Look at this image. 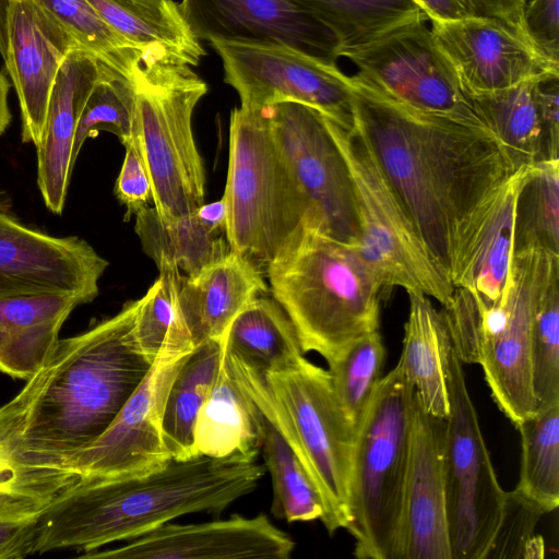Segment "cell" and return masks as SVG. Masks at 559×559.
Segmentation results:
<instances>
[{
	"instance_id": "6da1fadb",
	"label": "cell",
	"mask_w": 559,
	"mask_h": 559,
	"mask_svg": "<svg viewBox=\"0 0 559 559\" xmlns=\"http://www.w3.org/2000/svg\"><path fill=\"white\" fill-rule=\"evenodd\" d=\"M349 81L357 131L452 284L472 221L515 171L486 127L404 106L358 73Z\"/></svg>"
},
{
	"instance_id": "7a4b0ae2",
	"label": "cell",
	"mask_w": 559,
	"mask_h": 559,
	"mask_svg": "<svg viewBox=\"0 0 559 559\" xmlns=\"http://www.w3.org/2000/svg\"><path fill=\"white\" fill-rule=\"evenodd\" d=\"M264 473L255 461L199 455L170 460L143 475L79 476L40 509L34 554L67 548L87 554L189 513L218 516L252 492Z\"/></svg>"
},
{
	"instance_id": "3957f363",
	"label": "cell",
	"mask_w": 559,
	"mask_h": 559,
	"mask_svg": "<svg viewBox=\"0 0 559 559\" xmlns=\"http://www.w3.org/2000/svg\"><path fill=\"white\" fill-rule=\"evenodd\" d=\"M141 298L59 344L40 371L22 431V452L36 467L71 479L74 457L111 425L152 361L140 350Z\"/></svg>"
},
{
	"instance_id": "277c9868",
	"label": "cell",
	"mask_w": 559,
	"mask_h": 559,
	"mask_svg": "<svg viewBox=\"0 0 559 559\" xmlns=\"http://www.w3.org/2000/svg\"><path fill=\"white\" fill-rule=\"evenodd\" d=\"M270 290L292 320L305 353L326 362L379 330L388 292L355 246L302 224L270 263Z\"/></svg>"
},
{
	"instance_id": "5b68a950",
	"label": "cell",
	"mask_w": 559,
	"mask_h": 559,
	"mask_svg": "<svg viewBox=\"0 0 559 559\" xmlns=\"http://www.w3.org/2000/svg\"><path fill=\"white\" fill-rule=\"evenodd\" d=\"M241 388L293 449L318 489L329 534L346 528L356 430L344 414L326 369L304 357L261 374L225 349Z\"/></svg>"
},
{
	"instance_id": "8992f818",
	"label": "cell",
	"mask_w": 559,
	"mask_h": 559,
	"mask_svg": "<svg viewBox=\"0 0 559 559\" xmlns=\"http://www.w3.org/2000/svg\"><path fill=\"white\" fill-rule=\"evenodd\" d=\"M559 267V255L512 254L501 302L481 308L473 294L454 287L440 309L462 364L480 365L491 396L516 426L537 411L531 376L533 324L543 289Z\"/></svg>"
},
{
	"instance_id": "52a82bcc",
	"label": "cell",
	"mask_w": 559,
	"mask_h": 559,
	"mask_svg": "<svg viewBox=\"0 0 559 559\" xmlns=\"http://www.w3.org/2000/svg\"><path fill=\"white\" fill-rule=\"evenodd\" d=\"M414 406V388L396 364L356 430L346 527L356 558L402 559Z\"/></svg>"
},
{
	"instance_id": "ba28073f",
	"label": "cell",
	"mask_w": 559,
	"mask_h": 559,
	"mask_svg": "<svg viewBox=\"0 0 559 559\" xmlns=\"http://www.w3.org/2000/svg\"><path fill=\"white\" fill-rule=\"evenodd\" d=\"M225 237L264 276L302 225L308 207L264 109L236 107L229 120Z\"/></svg>"
},
{
	"instance_id": "9c48e42d",
	"label": "cell",
	"mask_w": 559,
	"mask_h": 559,
	"mask_svg": "<svg viewBox=\"0 0 559 559\" xmlns=\"http://www.w3.org/2000/svg\"><path fill=\"white\" fill-rule=\"evenodd\" d=\"M138 143L146 164L153 206L164 221L204 203L205 169L192 132V114L207 84L192 67L142 66L133 80Z\"/></svg>"
},
{
	"instance_id": "30bf717a",
	"label": "cell",
	"mask_w": 559,
	"mask_h": 559,
	"mask_svg": "<svg viewBox=\"0 0 559 559\" xmlns=\"http://www.w3.org/2000/svg\"><path fill=\"white\" fill-rule=\"evenodd\" d=\"M331 123L352 175L360 230L357 250L378 273L388 294L397 286L444 304L454 287L430 258L355 124Z\"/></svg>"
},
{
	"instance_id": "8fae6325",
	"label": "cell",
	"mask_w": 559,
	"mask_h": 559,
	"mask_svg": "<svg viewBox=\"0 0 559 559\" xmlns=\"http://www.w3.org/2000/svg\"><path fill=\"white\" fill-rule=\"evenodd\" d=\"M448 391L443 468L452 559H486L502 519L507 491L495 472L463 364L453 347Z\"/></svg>"
},
{
	"instance_id": "7c38bea8",
	"label": "cell",
	"mask_w": 559,
	"mask_h": 559,
	"mask_svg": "<svg viewBox=\"0 0 559 559\" xmlns=\"http://www.w3.org/2000/svg\"><path fill=\"white\" fill-rule=\"evenodd\" d=\"M263 109L306 200L308 213L302 224L357 248L360 230L352 175L331 119L293 102Z\"/></svg>"
},
{
	"instance_id": "4fadbf2b",
	"label": "cell",
	"mask_w": 559,
	"mask_h": 559,
	"mask_svg": "<svg viewBox=\"0 0 559 559\" xmlns=\"http://www.w3.org/2000/svg\"><path fill=\"white\" fill-rule=\"evenodd\" d=\"M224 81L242 107L263 109L293 102L312 107L331 120L354 127L349 76L330 64L285 45L212 39Z\"/></svg>"
},
{
	"instance_id": "5bb4252c",
	"label": "cell",
	"mask_w": 559,
	"mask_h": 559,
	"mask_svg": "<svg viewBox=\"0 0 559 559\" xmlns=\"http://www.w3.org/2000/svg\"><path fill=\"white\" fill-rule=\"evenodd\" d=\"M185 321L167 335L146 374L107 430L71 463L75 476L143 475L171 459L163 439L162 420L175 374L193 350Z\"/></svg>"
},
{
	"instance_id": "9a60e30c",
	"label": "cell",
	"mask_w": 559,
	"mask_h": 559,
	"mask_svg": "<svg viewBox=\"0 0 559 559\" xmlns=\"http://www.w3.org/2000/svg\"><path fill=\"white\" fill-rule=\"evenodd\" d=\"M344 57L370 85L404 106L484 126L454 68L423 22L403 26Z\"/></svg>"
},
{
	"instance_id": "2e32d148",
	"label": "cell",
	"mask_w": 559,
	"mask_h": 559,
	"mask_svg": "<svg viewBox=\"0 0 559 559\" xmlns=\"http://www.w3.org/2000/svg\"><path fill=\"white\" fill-rule=\"evenodd\" d=\"M107 266L87 241L28 228L0 205V297L74 294L87 304Z\"/></svg>"
},
{
	"instance_id": "e0dca14e",
	"label": "cell",
	"mask_w": 559,
	"mask_h": 559,
	"mask_svg": "<svg viewBox=\"0 0 559 559\" xmlns=\"http://www.w3.org/2000/svg\"><path fill=\"white\" fill-rule=\"evenodd\" d=\"M180 12L201 40L278 44L336 64L337 37L294 0H182Z\"/></svg>"
},
{
	"instance_id": "ac0fdd59",
	"label": "cell",
	"mask_w": 559,
	"mask_h": 559,
	"mask_svg": "<svg viewBox=\"0 0 559 559\" xmlns=\"http://www.w3.org/2000/svg\"><path fill=\"white\" fill-rule=\"evenodd\" d=\"M430 31L467 95L491 93L526 80L559 74V67L495 19L431 21Z\"/></svg>"
},
{
	"instance_id": "d6986e66",
	"label": "cell",
	"mask_w": 559,
	"mask_h": 559,
	"mask_svg": "<svg viewBox=\"0 0 559 559\" xmlns=\"http://www.w3.org/2000/svg\"><path fill=\"white\" fill-rule=\"evenodd\" d=\"M295 543L263 514L234 515L195 524L167 523L108 550L86 558L106 559H288Z\"/></svg>"
},
{
	"instance_id": "ffe728a7",
	"label": "cell",
	"mask_w": 559,
	"mask_h": 559,
	"mask_svg": "<svg viewBox=\"0 0 559 559\" xmlns=\"http://www.w3.org/2000/svg\"><path fill=\"white\" fill-rule=\"evenodd\" d=\"M7 40L3 61L20 102L22 141L37 147L59 69L81 46L35 0H10Z\"/></svg>"
},
{
	"instance_id": "44dd1931",
	"label": "cell",
	"mask_w": 559,
	"mask_h": 559,
	"mask_svg": "<svg viewBox=\"0 0 559 559\" xmlns=\"http://www.w3.org/2000/svg\"><path fill=\"white\" fill-rule=\"evenodd\" d=\"M444 431L445 419L429 415L415 396L402 559H452L443 468Z\"/></svg>"
},
{
	"instance_id": "7402d4cb",
	"label": "cell",
	"mask_w": 559,
	"mask_h": 559,
	"mask_svg": "<svg viewBox=\"0 0 559 559\" xmlns=\"http://www.w3.org/2000/svg\"><path fill=\"white\" fill-rule=\"evenodd\" d=\"M103 64L83 48L72 50L52 85L37 148V183L45 205L55 214L64 207L73 169L72 148L84 104Z\"/></svg>"
},
{
	"instance_id": "603a6c76",
	"label": "cell",
	"mask_w": 559,
	"mask_h": 559,
	"mask_svg": "<svg viewBox=\"0 0 559 559\" xmlns=\"http://www.w3.org/2000/svg\"><path fill=\"white\" fill-rule=\"evenodd\" d=\"M521 173L515 171L478 210L459 253L452 285L471 292L481 308L501 302L508 288Z\"/></svg>"
},
{
	"instance_id": "cb8c5ba5",
	"label": "cell",
	"mask_w": 559,
	"mask_h": 559,
	"mask_svg": "<svg viewBox=\"0 0 559 559\" xmlns=\"http://www.w3.org/2000/svg\"><path fill=\"white\" fill-rule=\"evenodd\" d=\"M267 292L264 274L231 249L197 274L181 277L178 300L194 346L224 337L240 310Z\"/></svg>"
},
{
	"instance_id": "d4e9b609",
	"label": "cell",
	"mask_w": 559,
	"mask_h": 559,
	"mask_svg": "<svg viewBox=\"0 0 559 559\" xmlns=\"http://www.w3.org/2000/svg\"><path fill=\"white\" fill-rule=\"evenodd\" d=\"M85 304L74 294L0 297V371L28 381L48 364L72 310Z\"/></svg>"
},
{
	"instance_id": "484cf974",
	"label": "cell",
	"mask_w": 559,
	"mask_h": 559,
	"mask_svg": "<svg viewBox=\"0 0 559 559\" xmlns=\"http://www.w3.org/2000/svg\"><path fill=\"white\" fill-rule=\"evenodd\" d=\"M142 57V66H199L205 51L173 0H87Z\"/></svg>"
},
{
	"instance_id": "4316f807",
	"label": "cell",
	"mask_w": 559,
	"mask_h": 559,
	"mask_svg": "<svg viewBox=\"0 0 559 559\" xmlns=\"http://www.w3.org/2000/svg\"><path fill=\"white\" fill-rule=\"evenodd\" d=\"M262 442V414L237 381L224 357L200 408L193 444L197 456L255 461Z\"/></svg>"
},
{
	"instance_id": "83f0119b",
	"label": "cell",
	"mask_w": 559,
	"mask_h": 559,
	"mask_svg": "<svg viewBox=\"0 0 559 559\" xmlns=\"http://www.w3.org/2000/svg\"><path fill=\"white\" fill-rule=\"evenodd\" d=\"M409 311L404 325L403 349L397 361L429 415H449L448 362L452 344L444 318L430 298L408 293Z\"/></svg>"
},
{
	"instance_id": "f1b7e54d",
	"label": "cell",
	"mask_w": 559,
	"mask_h": 559,
	"mask_svg": "<svg viewBox=\"0 0 559 559\" xmlns=\"http://www.w3.org/2000/svg\"><path fill=\"white\" fill-rule=\"evenodd\" d=\"M224 341L228 353L261 374L285 370L306 354L288 314L266 293L255 296L240 310Z\"/></svg>"
},
{
	"instance_id": "f546056e",
	"label": "cell",
	"mask_w": 559,
	"mask_h": 559,
	"mask_svg": "<svg viewBox=\"0 0 559 559\" xmlns=\"http://www.w3.org/2000/svg\"><path fill=\"white\" fill-rule=\"evenodd\" d=\"M539 79L468 95L475 112L498 141L514 171L543 162Z\"/></svg>"
},
{
	"instance_id": "4dcf8cb0",
	"label": "cell",
	"mask_w": 559,
	"mask_h": 559,
	"mask_svg": "<svg viewBox=\"0 0 559 559\" xmlns=\"http://www.w3.org/2000/svg\"><path fill=\"white\" fill-rule=\"evenodd\" d=\"M134 229L143 251L154 260L159 273L190 277L230 250L226 238L210 231L195 212L164 221L148 205L135 215Z\"/></svg>"
},
{
	"instance_id": "1f68e13d",
	"label": "cell",
	"mask_w": 559,
	"mask_h": 559,
	"mask_svg": "<svg viewBox=\"0 0 559 559\" xmlns=\"http://www.w3.org/2000/svg\"><path fill=\"white\" fill-rule=\"evenodd\" d=\"M225 341L210 338L194 346L175 374L162 420L164 443L173 460L195 457L193 429L219 370Z\"/></svg>"
},
{
	"instance_id": "d6a6232c",
	"label": "cell",
	"mask_w": 559,
	"mask_h": 559,
	"mask_svg": "<svg viewBox=\"0 0 559 559\" xmlns=\"http://www.w3.org/2000/svg\"><path fill=\"white\" fill-rule=\"evenodd\" d=\"M324 24L340 41L341 57L408 24L426 23L414 0H294Z\"/></svg>"
},
{
	"instance_id": "836d02e7",
	"label": "cell",
	"mask_w": 559,
	"mask_h": 559,
	"mask_svg": "<svg viewBox=\"0 0 559 559\" xmlns=\"http://www.w3.org/2000/svg\"><path fill=\"white\" fill-rule=\"evenodd\" d=\"M41 374L0 406V495L47 504L74 479L34 466L22 452V431Z\"/></svg>"
},
{
	"instance_id": "e575fe53",
	"label": "cell",
	"mask_w": 559,
	"mask_h": 559,
	"mask_svg": "<svg viewBox=\"0 0 559 559\" xmlns=\"http://www.w3.org/2000/svg\"><path fill=\"white\" fill-rule=\"evenodd\" d=\"M559 255V159L522 168L514 203L512 254Z\"/></svg>"
},
{
	"instance_id": "d590c367",
	"label": "cell",
	"mask_w": 559,
	"mask_h": 559,
	"mask_svg": "<svg viewBox=\"0 0 559 559\" xmlns=\"http://www.w3.org/2000/svg\"><path fill=\"white\" fill-rule=\"evenodd\" d=\"M521 465L514 490L545 514L559 506V402L519 423Z\"/></svg>"
},
{
	"instance_id": "8d00e7d4",
	"label": "cell",
	"mask_w": 559,
	"mask_h": 559,
	"mask_svg": "<svg viewBox=\"0 0 559 559\" xmlns=\"http://www.w3.org/2000/svg\"><path fill=\"white\" fill-rule=\"evenodd\" d=\"M260 453L272 478L273 515L287 522L321 520L324 507L318 489L293 449L263 415Z\"/></svg>"
},
{
	"instance_id": "74e56055",
	"label": "cell",
	"mask_w": 559,
	"mask_h": 559,
	"mask_svg": "<svg viewBox=\"0 0 559 559\" xmlns=\"http://www.w3.org/2000/svg\"><path fill=\"white\" fill-rule=\"evenodd\" d=\"M99 131L114 133L124 146L138 136L133 81L106 64H103L79 119L72 148L73 164L84 142Z\"/></svg>"
},
{
	"instance_id": "f35d334b",
	"label": "cell",
	"mask_w": 559,
	"mask_h": 559,
	"mask_svg": "<svg viewBox=\"0 0 559 559\" xmlns=\"http://www.w3.org/2000/svg\"><path fill=\"white\" fill-rule=\"evenodd\" d=\"M78 44L102 63L134 80L142 57L114 31L87 0H35Z\"/></svg>"
},
{
	"instance_id": "ab89813d",
	"label": "cell",
	"mask_w": 559,
	"mask_h": 559,
	"mask_svg": "<svg viewBox=\"0 0 559 559\" xmlns=\"http://www.w3.org/2000/svg\"><path fill=\"white\" fill-rule=\"evenodd\" d=\"M385 347L379 330L349 344L328 362L334 394L357 430L371 396L382 378Z\"/></svg>"
},
{
	"instance_id": "60d3db41",
	"label": "cell",
	"mask_w": 559,
	"mask_h": 559,
	"mask_svg": "<svg viewBox=\"0 0 559 559\" xmlns=\"http://www.w3.org/2000/svg\"><path fill=\"white\" fill-rule=\"evenodd\" d=\"M530 359L537 409L559 402V267L549 276L538 301Z\"/></svg>"
},
{
	"instance_id": "b9f144b4",
	"label": "cell",
	"mask_w": 559,
	"mask_h": 559,
	"mask_svg": "<svg viewBox=\"0 0 559 559\" xmlns=\"http://www.w3.org/2000/svg\"><path fill=\"white\" fill-rule=\"evenodd\" d=\"M180 274L162 272L141 297L135 319V338L141 353L154 361L170 331L185 321L178 300Z\"/></svg>"
},
{
	"instance_id": "7bdbcfd3",
	"label": "cell",
	"mask_w": 559,
	"mask_h": 559,
	"mask_svg": "<svg viewBox=\"0 0 559 559\" xmlns=\"http://www.w3.org/2000/svg\"><path fill=\"white\" fill-rule=\"evenodd\" d=\"M544 514L514 489L507 491L502 519L486 558L543 557V538L534 536V530Z\"/></svg>"
},
{
	"instance_id": "ee69618b",
	"label": "cell",
	"mask_w": 559,
	"mask_h": 559,
	"mask_svg": "<svg viewBox=\"0 0 559 559\" xmlns=\"http://www.w3.org/2000/svg\"><path fill=\"white\" fill-rule=\"evenodd\" d=\"M525 41L551 64L559 67V0H531L522 17Z\"/></svg>"
},
{
	"instance_id": "f6af8a7d",
	"label": "cell",
	"mask_w": 559,
	"mask_h": 559,
	"mask_svg": "<svg viewBox=\"0 0 559 559\" xmlns=\"http://www.w3.org/2000/svg\"><path fill=\"white\" fill-rule=\"evenodd\" d=\"M124 147L126 154L114 192L126 206L124 219L129 221L153 202V187L138 139Z\"/></svg>"
},
{
	"instance_id": "bcb514c9",
	"label": "cell",
	"mask_w": 559,
	"mask_h": 559,
	"mask_svg": "<svg viewBox=\"0 0 559 559\" xmlns=\"http://www.w3.org/2000/svg\"><path fill=\"white\" fill-rule=\"evenodd\" d=\"M41 508L0 515V559H17L34 554Z\"/></svg>"
},
{
	"instance_id": "7dc6e473",
	"label": "cell",
	"mask_w": 559,
	"mask_h": 559,
	"mask_svg": "<svg viewBox=\"0 0 559 559\" xmlns=\"http://www.w3.org/2000/svg\"><path fill=\"white\" fill-rule=\"evenodd\" d=\"M543 162L559 159V74L538 81Z\"/></svg>"
},
{
	"instance_id": "c3c4849f",
	"label": "cell",
	"mask_w": 559,
	"mask_h": 559,
	"mask_svg": "<svg viewBox=\"0 0 559 559\" xmlns=\"http://www.w3.org/2000/svg\"><path fill=\"white\" fill-rule=\"evenodd\" d=\"M474 15L495 19L523 39L522 17L526 0H469ZM525 40V39H524Z\"/></svg>"
},
{
	"instance_id": "681fc988",
	"label": "cell",
	"mask_w": 559,
	"mask_h": 559,
	"mask_svg": "<svg viewBox=\"0 0 559 559\" xmlns=\"http://www.w3.org/2000/svg\"><path fill=\"white\" fill-rule=\"evenodd\" d=\"M430 21H454L474 15L469 0H414Z\"/></svg>"
},
{
	"instance_id": "f907efd6",
	"label": "cell",
	"mask_w": 559,
	"mask_h": 559,
	"mask_svg": "<svg viewBox=\"0 0 559 559\" xmlns=\"http://www.w3.org/2000/svg\"><path fill=\"white\" fill-rule=\"evenodd\" d=\"M195 215L210 231L225 235L227 205L224 198L215 202L203 203L195 210Z\"/></svg>"
},
{
	"instance_id": "816d5d0a",
	"label": "cell",
	"mask_w": 559,
	"mask_h": 559,
	"mask_svg": "<svg viewBox=\"0 0 559 559\" xmlns=\"http://www.w3.org/2000/svg\"><path fill=\"white\" fill-rule=\"evenodd\" d=\"M10 87V82L0 71V135L7 130L12 118L8 102Z\"/></svg>"
},
{
	"instance_id": "f5cc1de1",
	"label": "cell",
	"mask_w": 559,
	"mask_h": 559,
	"mask_svg": "<svg viewBox=\"0 0 559 559\" xmlns=\"http://www.w3.org/2000/svg\"><path fill=\"white\" fill-rule=\"evenodd\" d=\"M41 507L44 506L32 501L19 499L11 496L0 495V515L17 511L38 509Z\"/></svg>"
},
{
	"instance_id": "db71d44e",
	"label": "cell",
	"mask_w": 559,
	"mask_h": 559,
	"mask_svg": "<svg viewBox=\"0 0 559 559\" xmlns=\"http://www.w3.org/2000/svg\"><path fill=\"white\" fill-rule=\"evenodd\" d=\"M10 0H0V55L4 59L7 55V14Z\"/></svg>"
},
{
	"instance_id": "11a10c76",
	"label": "cell",
	"mask_w": 559,
	"mask_h": 559,
	"mask_svg": "<svg viewBox=\"0 0 559 559\" xmlns=\"http://www.w3.org/2000/svg\"><path fill=\"white\" fill-rule=\"evenodd\" d=\"M144 1L162 2V1H164V0H144Z\"/></svg>"
}]
</instances>
